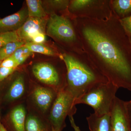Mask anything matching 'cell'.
<instances>
[{"mask_svg":"<svg viewBox=\"0 0 131 131\" xmlns=\"http://www.w3.org/2000/svg\"><path fill=\"white\" fill-rule=\"evenodd\" d=\"M83 51L108 81L131 91V41L113 13L105 20L77 18Z\"/></svg>","mask_w":131,"mask_h":131,"instance_id":"1","label":"cell"},{"mask_svg":"<svg viewBox=\"0 0 131 131\" xmlns=\"http://www.w3.org/2000/svg\"><path fill=\"white\" fill-rule=\"evenodd\" d=\"M61 54V59L67 70L65 89L74 101L94 87L108 82L84 51L81 53L64 51Z\"/></svg>","mask_w":131,"mask_h":131,"instance_id":"2","label":"cell"},{"mask_svg":"<svg viewBox=\"0 0 131 131\" xmlns=\"http://www.w3.org/2000/svg\"><path fill=\"white\" fill-rule=\"evenodd\" d=\"M74 19L70 15L52 13L47 21V33L71 51L81 53L84 51Z\"/></svg>","mask_w":131,"mask_h":131,"instance_id":"3","label":"cell"},{"mask_svg":"<svg viewBox=\"0 0 131 131\" xmlns=\"http://www.w3.org/2000/svg\"><path fill=\"white\" fill-rule=\"evenodd\" d=\"M118 88L108 82L96 85L74 102L75 105L86 104L91 107L94 113L102 116L110 113Z\"/></svg>","mask_w":131,"mask_h":131,"instance_id":"4","label":"cell"},{"mask_svg":"<svg viewBox=\"0 0 131 131\" xmlns=\"http://www.w3.org/2000/svg\"><path fill=\"white\" fill-rule=\"evenodd\" d=\"M68 12L73 19L102 20L109 18L112 14L110 0H71Z\"/></svg>","mask_w":131,"mask_h":131,"instance_id":"5","label":"cell"},{"mask_svg":"<svg viewBox=\"0 0 131 131\" xmlns=\"http://www.w3.org/2000/svg\"><path fill=\"white\" fill-rule=\"evenodd\" d=\"M74 102L73 96L65 88L58 91L50 114V121L54 129L61 131L65 126L67 116L73 115L76 112Z\"/></svg>","mask_w":131,"mask_h":131,"instance_id":"6","label":"cell"},{"mask_svg":"<svg viewBox=\"0 0 131 131\" xmlns=\"http://www.w3.org/2000/svg\"><path fill=\"white\" fill-rule=\"evenodd\" d=\"M34 76L41 82L54 87L58 91L66 86V69L60 70L47 62L38 63L32 67Z\"/></svg>","mask_w":131,"mask_h":131,"instance_id":"7","label":"cell"},{"mask_svg":"<svg viewBox=\"0 0 131 131\" xmlns=\"http://www.w3.org/2000/svg\"><path fill=\"white\" fill-rule=\"evenodd\" d=\"M110 114L112 131H130L125 101L116 96Z\"/></svg>","mask_w":131,"mask_h":131,"instance_id":"8","label":"cell"},{"mask_svg":"<svg viewBox=\"0 0 131 131\" xmlns=\"http://www.w3.org/2000/svg\"><path fill=\"white\" fill-rule=\"evenodd\" d=\"M48 19L28 17L25 23L17 31L19 37L22 41L31 42L33 36L38 32L45 33Z\"/></svg>","mask_w":131,"mask_h":131,"instance_id":"9","label":"cell"},{"mask_svg":"<svg viewBox=\"0 0 131 131\" xmlns=\"http://www.w3.org/2000/svg\"><path fill=\"white\" fill-rule=\"evenodd\" d=\"M28 17L27 9L24 8L14 14L0 19V33L18 31Z\"/></svg>","mask_w":131,"mask_h":131,"instance_id":"10","label":"cell"},{"mask_svg":"<svg viewBox=\"0 0 131 131\" xmlns=\"http://www.w3.org/2000/svg\"><path fill=\"white\" fill-rule=\"evenodd\" d=\"M58 92L44 87H36L32 92L33 99L40 110L45 112L53 104Z\"/></svg>","mask_w":131,"mask_h":131,"instance_id":"11","label":"cell"},{"mask_svg":"<svg viewBox=\"0 0 131 131\" xmlns=\"http://www.w3.org/2000/svg\"><path fill=\"white\" fill-rule=\"evenodd\" d=\"M86 119L91 131H112L110 113L98 116L94 113Z\"/></svg>","mask_w":131,"mask_h":131,"instance_id":"12","label":"cell"},{"mask_svg":"<svg viewBox=\"0 0 131 131\" xmlns=\"http://www.w3.org/2000/svg\"><path fill=\"white\" fill-rule=\"evenodd\" d=\"M25 90V81L21 75L18 76L12 82L5 96L8 101L12 102L21 98Z\"/></svg>","mask_w":131,"mask_h":131,"instance_id":"13","label":"cell"},{"mask_svg":"<svg viewBox=\"0 0 131 131\" xmlns=\"http://www.w3.org/2000/svg\"><path fill=\"white\" fill-rule=\"evenodd\" d=\"M113 13L119 20L131 15V0H110Z\"/></svg>","mask_w":131,"mask_h":131,"instance_id":"14","label":"cell"},{"mask_svg":"<svg viewBox=\"0 0 131 131\" xmlns=\"http://www.w3.org/2000/svg\"><path fill=\"white\" fill-rule=\"evenodd\" d=\"M25 108L22 105L14 108L11 112L10 118L16 131H26Z\"/></svg>","mask_w":131,"mask_h":131,"instance_id":"15","label":"cell"},{"mask_svg":"<svg viewBox=\"0 0 131 131\" xmlns=\"http://www.w3.org/2000/svg\"><path fill=\"white\" fill-rule=\"evenodd\" d=\"M28 17L44 18H47V14L40 0H26Z\"/></svg>","mask_w":131,"mask_h":131,"instance_id":"16","label":"cell"},{"mask_svg":"<svg viewBox=\"0 0 131 131\" xmlns=\"http://www.w3.org/2000/svg\"><path fill=\"white\" fill-rule=\"evenodd\" d=\"M25 46L32 53L37 52L46 56L61 58V53L56 50L47 47L43 44L28 42L26 43Z\"/></svg>","mask_w":131,"mask_h":131,"instance_id":"17","label":"cell"},{"mask_svg":"<svg viewBox=\"0 0 131 131\" xmlns=\"http://www.w3.org/2000/svg\"><path fill=\"white\" fill-rule=\"evenodd\" d=\"M26 43L23 41L12 42L8 43L0 49V61L12 56L18 48L23 46Z\"/></svg>","mask_w":131,"mask_h":131,"instance_id":"18","label":"cell"},{"mask_svg":"<svg viewBox=\"0 0 131 131\" xmlns=\"http://www.w3.org/2000/svg\"><path fill=\"white\" fill-rule=\"evenodd\" d=\"M45 1L54 12L61 13V15H69L68 8L70 1L50 0Z\"/></svg>","mask_w":131,"mask_h":131,"instance_id":"19","label":"cell"},{"mask_svg":"<svg viewBox=\"0 0 131 131\" xmlns=\"http://www.w3.org/2000/svg\"><path fill=\"white\" fill-rule=\"evenodd\" d=\"M25 129L26 131H47L40 119L32 115L26 120Z\"/></svg>","mask_w":131,"mask_h":131,"instance_id":"20","label":"cell"},{"mask_svg":"<svg viewBox=\"0 0 131 131\" xmlns=\"http://www.w3.org/2000/svg\"><path fill=\"white\" fill-rule=\"evenodd\" d=\"M19 41L22 40L19 37L17 31L0 33V49L9 42Z\"/></svg>","mask_w":131,"mask_h":131,"instance_id":"21","label":"cell"},{"mask_svg":"<svg viewBox=\"0 0 131 131\" xmlns=\"http://www.w3.org/2000/svg\"><path fill=\"white\" fill-rule=\"evenodd\" d=\"M32 54V52L30 51L24 45L23 46L18 48L12 57L16 61L23 56H30Z\"/></svg>","mask_w":131,"mask_h":131,"instance_id":"22","label":"cell"},{"mask_svg":"<svg viewBox=\"0 0 131 131\" xmlns=\"http://www.w3.org/2000/svg\"><path fill=\"white\" fill-rule=\"evenodd\" d=\"M120 21L131 41V15L127 18L120 20Z\"/></svg>","mask_w":131,"mask_h":131,"instance_id":"23","label":"cell"},{"mask_svg":"<svg viewBox=\"0 0 131 131\" xmlns=\"http://www.w3.org/2000/svg\"><path fill=\"white\" fill-rule=\"evenodd\" d=\"M0 66L5 68L16 69L18 66L16 61L11 56L3 61Z\"/></svg>","mask_w":131,"mask_h":131,"instance_id":"24","label":"cell"},{"mask_svg":"<svg viewBox=\"0 0 131 131\" xmlns=\"http://www.w3.org/2000/svg\"><path fill=\"white\" fill-rule=\"evenodd\" d=\"M15 70L14 69L0 66V82L12 74Z\"/></svg>","mask_w":131,"mask_h":131,"instance_id":"25","label":"cell"},{"mask_svg":"<svg viewBox=\"0 0 131 131\" xmlns=\"http://www.w3.org/2000/svg\"><path fill=\"white\" fill-rule=\"evenodd\" d=\"M46 40L45 33L39 32L33 36L31 39V42L36 43L43 44Z\"/></svg>","mask_w":131,"mask_h":131,"instance_id":"26","label":"cell"},{"mask_svg":"<svg viewBox=\"0 0 131 131\" xmlns=\"http://www.w3.org/2000/svg\"><path fill=\"white\" fill-rule=\"evenodd\" d=\"M127 114L129 121L130 130L131 131V100L129 101H125Z\"/></svg>","mask_w":131,"mask_h":131,"instance_id":"27","label":"cell"},{"mask_svg":"<svg viewBox=\"0 0 131 131\" xmlns=\"http://www.w3.org/2000/svg\"><path fill=\"white\" fill-rule=\"evenodd\" d=\"M71 126L73 127L75 131H81L79 127L75 123L74 120L73 118V115L69 116Z\"/></svg>","mask_w":131,"mask_h":131,"instance_id":"28","label":"cell"},{"mask_svg":"<svg viewBox=\"0 0 131 131\" xmlns=\"http://www.w3.org/2000/svg\"><path fill=\"white\" fill-rule=\"evenodd\" d=\"M30 56H23L21 57H20L19 59L16 61L18 66H19L22 64Z\"/></svg>","mask_w":131,"mask_h":131,"instance_id":"29","label":"cell"},{"mask_svg":"<svg viewBox=\"0 0 131 131\" xmlns=\"http://www.w3.org/2000/svg\"><path fill=\"white\" fill-rule=\"evenodd\" d=\"M0 131H7L1 122V116H0Z\"/></svg>","mask_w":131,"mask_h":131,"instance_id":"30","label":"cell"},{"mask_svg":"<svg viewBox=\"0 0 131 131\" xmlns=\"http://www.w3.org/2000/svg\"><path fill=\"white\" fill-rule=\"evenodd\" d=\"M59 131L58 130H56V129H54L53 127H52V131Z\"/></svg>","mask_w":131,"mask_h":131,"instance_id":"31","label":"cell"},{"mask_svg":"<svg viewBox=\"0 0 131 131\" xmlns=\"http://www.w3.org/2000/svg\"><path fill=\"white\" fill-rule=\"evenodd\" d=\"M1 61H0V65H1Z\"/></svg>","mask_w":131,"mask_h":131,"instance_id":"32","label":"cell"}]
</instances>
